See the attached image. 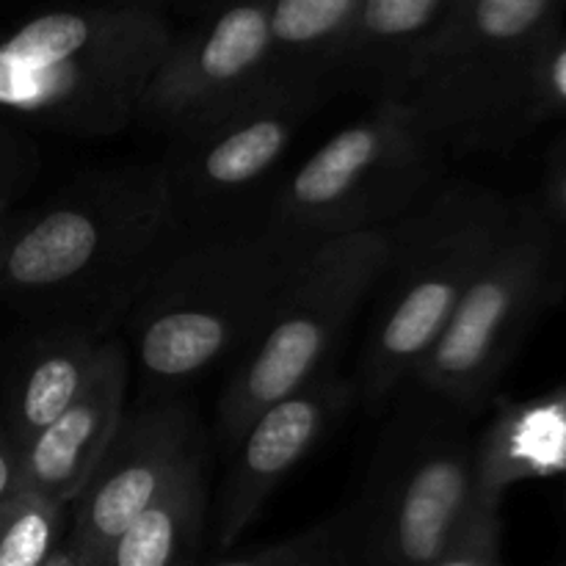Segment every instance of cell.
I'll return each mask as SVG.
<instances>
[{"mask_svg": "<svg viewBox=\"0 0 566 566\" xmlns=\"http://www.w3.org/2000/svg\"><path fill=\"white\" fill-rule=\"evenodd\" d=\"M514 202L475 182H442L398 224L374 291L357 398L385 407L457 313L512 221Z\"/></svg>", "mask_w": 566, "mask_h": 566, "instance_id": "obj_3", "label": "cell"}, {"mask_svg": "<svg viewBox=\"0 0 566 566\" xmlns=\"http://www.w3.org/2000/svg\"><path fill=\"white\" fill-rule=\"evenodd\" d=\"M464 412L415 385L396 392L363 486L337 509L346 566H434L481 495Z\"/></svg>", "mask_w": 566, "mask_h": 566, "instance_id": "obj_5", "label": "cell"}, {"mask_svg": "<svg viewBox=\"0 0 566 566\" xmlns=\"http://www.w3.org/2000/svg\"><path fill=\"white\" fill-rule=\"evenodd\" d=\"M446 158L407 99H379L285 177L260 219L310 247L390 230L446 182Z\"/></svg>", "mask_w": 566, "mask_h": 566, "instance_id": "obj_7", "label": "cell"}, {"mask_svg": "<svg viewBox=\"0 0 566 566\" xmlns=\"http://www.w3.org/2000/svg\"><path fill=\"white\" fill-rule=\"evenodd\" d=\"M564 3H566V0H564Z\"/></svg>", "mask_w": 566, "mask_h": 566, "instance_id": "obj_27", "label": "cell"}, {"mask_svg": "<svg viewBox=\"0 0 566 566\" xmlns=\"http://www.w3.org/2000/svg\"><path fill=\"white\" fill-rule=\"evenodd\" d=\"M103 343L105 332L55 324L28 352L9 403V437L20 451L75 401Z\"/></svg>", "mask_w": 566, "mask_h": 566, "instance_id": "obj_15", "label": "cell"}, {"mask_svg": "<svg viewBox=\"0 0 566 566\" xmlns=\"http://www.w3.org/2000/svg\"><path fill=\"white\" fill-rule=\"evenodd\" d=\"M354 401L357 381L326 368L265 407L247 426L230 451V468L219 495L216 542L221 551H230L241 539L282 481L340 423Z\"/></svg>", "mask_w": 566, "mask_h": 566, "instance_id": "obj_13", "label": "cell"}, {"mask_svg": "<svg viewBox=\"0 0 566 566\" xmlns=\"http://www.w3.org/2000/svg\"><path fill=\"white\" fill-rule=\"evenodd\" d=\"M208 517V481L193 451L114 545L108 566H193Z\"/></svg>", "mask_w": 566, "mask_h": 566, "instance_id": "obj_16", "label": "cell"}, {"mask_svg": "<svg viewBox=\"0 0 566 566\" xmlns=\"http://www.w3.org/2000/svg\"><path fill=\"white\" fill-rule=\"evenodd\" d=\"M501 501L481 490L464 523L434 566H501Z\"/></svg>", "mask_w": 566, "mask_h": 566, "instance_id": "obj_21", "label": "cell"}, {"mask_svg": "<svg viewBox=\"0 0 566 566\" xmlns=\"http://www.w3.org/2000/svg\"><path fill=\"white\" fill-rule=\"evenodd\" d=\"M213 566H346L340 520L332 514L313 528Z\"/></svg>", "mask_w": 566, "mask_h": 566, "instance_id": "obj_20", "label": "cell"}, {"mask_svg": "<svg viewBox=\"0 0 566 566\" xmlns=\"http://www.w3.org/2000/svg\"><path fill=\"white\" fill-rule=\"evenodd\" d=\"M313 247L263 219L177 243L127 310L144 379L175 390L241 357Z\"/></svg>", "mask_w": 566, "mask_h": 566, "instance_id": "obj_2", "label": "cell"}, {"mask_svg": "<svg viewBox=\"0 0 566 566\" xmlns=\"http://www.w3.org/2000/svg\"><path fill=\"white\" fill-rule=\"evenodd\" d=\"M359 0H271V77L329 86Z\"/></svg>", "mask_w": 566, "mask_h": 566, "instance_id": "obj_18", "label": "cell"}, {"mask_svg": "<svg viewBox=\"0 0 566 566\" xmlns=\"http://www.w3.org/2000/svg\"><path fill=\"white\" fill-rule=\"evenodd\" d=\"M130 354L105 337L75 401L22 448V492L72 506L125 418Z\"/></svg>", "mask_w": 566, "mask_h": 566, "instance_id": "obj_14", "label": "cell"}, {"mask_svg": "<svg viewBox=\"0 0 566 566\" xmlns=\"http://www.w3.org/2000/svg\"><path fill=\"white\" fill-rule=\"evenodd\" d=\"M180 243L160 164L88 171L0 224V296L105 332Z\"/></svg>", "mask_w": 566, "mask_h": 566, "instance_id": "obj_1", "label": "cell"}, {"mask_svg": "<svg viewBox=\"0 0 566 566\" xmlns=\"http://www.w3.org/2000/svg\"><path fill=\"white\" fill-rule=\"evenodd\" d=\"M271 0H235L210 17L155 70L138 122L169 138L202 125L269 77Z\"/></svg>", "mask_w": 566, "mask_h": 566, "instance_id": "obj_12", "label": "cell"}, {"mask_svg": "<svg viewBox=\"0 0 566 566\" xmlns=\"http://www.w3.org/2000/svg\"><path fill=\"white\" fill-rule=\"evenodd\" d=\"M22 492V451L9 434H0V503Z\"/></svg>", "mask_w": 566, "mask_h": 566, "instance_id": "obj_24", "label": "cell"}, {"mask_svg": "<svg viewBox=\"0 0 566 566\" xmlns=\"http://www.w3.org/2000/svg\"><path fill=\"white\" fill-rule=\"evenodd\" d=\"M562 227L542 208L514 202L506 232L470 282L409 385L470 415L490 401L503 370L562 287Z\"/></svg>", "mask_w": 566, "mask_h": 566, "instance_id": "obj_9", "label": "cell"}, {"mask_svg": "<svg viewBox=\"0 0 566 566\" xmlns=\"http://www.w3.org/2000/svg\"><path fill=\"white\" fill-rule=\"evenodd\" d=\"M17 180H20V166L11 153H0V216H3L6 205L14 197Z\"/></svg>", "mask_w": 566, "mask_h": 566, "instance_id": "obj_25", "label": "cell"}, {"mask_svg": "<svg viewBox=\"0 0 566 566\" xmlns=\"http://www.w3.org/2000/svg\"><path fill=\"white\" fill-rule=\"evenodd\" d=\"M501 566H503V564H501Z\"/></svg>", "mask_w": 566, "mask_h": 566, "instance_id": "obj_28", "label": "cell"}, {"mask_svg": "<svg viewBox=\"0 0 566 566\" xmlns=\"http://www.w3.org/2000/svg\"><path fill=\"white\" fill-rule=\"evenodd\" d=\"M564 0H462L420 59L407 99L446 155L503 153L534 130L542 55Z\"/></svg>", "mask_w": 566, "mask_h": 566, "instance_id": "obj_6", "label": "cell"}, {"mask_svg": "<svg viewBox=\"0 0 566 566\" xmlns=\"http://www.w3.org/2000/svg\"><path fill=\"white\" fill-rule=\"evenodd\" d=\"M481 490L503 497L512 484L566 475V390L501 412L479 437Z\"/></svg>", "mask_w": 566, "mask_h": 566, "instance_id": "obj_17", "label": "cell"}, {"mask_svg": "<svg viewBox=\"0 0 566 566\" xmlns=\"http://www.w3.org/2000/svg\"><path fill=\"white\" fill-rule=\"evenodd\" d=\"M324 94L269 75L247 97L169 138L158 164L180 241L260 219L247 213L249 199L271 180Z\"/></svg>", "mask_w": 566, "mask_h": 566, "instance_id": "obj_10", "label": "cell"}, {"mask_svg": "<svg viewBox=\"0 0 566 566\" xmlns=\"http://www.w3.org/2000/svg\"><path fill=\"white\" fill-rule=\"evenodd\" d=\"M171 28L144 3L48 11L0 42V108L105 138L138 122Z\"/></svg>", "mask_w": 566, "mask_h": 566, "instance_id": "obj_4", "label": "cell"}, {"mask_svg": "<svg viewBox=\"0 0 566 566\" xmlns=\"http://www.w3.org/2000/svg\"><path fill=\"white\" fill-rule=\"evenodd\" d=\"M387 252L390 230H376L329 238L304 254L221 390L219 442L227 453L265 407L329 368L343 332L374 296Z\"/></svg>", "mask_w": 566, "mask_h": 566, "instance_id": "obj_8", "label": "cell"}, {"mask_svg": "<svg viewBox=\"0 0 566 566\" xmlns=\"http://www.w3.org/2000/svg\"><path fill=\"white\" fill-rule=\"evenodd\" d=\"M193 451H199L197 420L182 401L166 398L125 412L108 451L70 506L66 556L77 566H108L119 536Z\"/></svg>", "mask_w": 566, "mask_h": 566, "instance_id": "obj_11", "label": "cell"}, {"mask_svg": "<svg viewBox=\"0 0 566 566\" xmlns=\"http://www.w3.org/2000/svg\"><path fill=\"white\" fill-rule=\"evenodd\" d=\"M48 566H77L75 562H72V558L70 556H66V553H64V547H61V551L59 553H55V556L53 558H50V562H48Z\"/></svg>", "mask_w": 566, "mask_h": 566, "instance_id": "obj_26", "label": "cell"}, {"mask_svg": "<svg viewBox=\"0 0 566 566\" xmlns=\"http://www.w3.org/2000/svg\"><path fill=\"white\" fill-rule=\"evenodd\" d=\"M562 114H566V36L558 33L536 70L534 127Z\"/></svg>", "mask_w": 566, "mask_h": 566, "instance_id": "obj_22", "label": "cell"}, {"mask_svg": "<svg viewBox=\"0 0 566 566\" xmlns=\"http://www.w3.org/2000/svg\"><path fill=\"white\" fill-rule=\"evenodd\" d=\"M547 219L566 230V136L556 142L547 158L545 177V208Z\"/></svg>", "mask_w": 566, "mask_h": 566, "instance_id": "obj_23", "label": "cell"}, {"mask_svg": "<svg viewBox=\"0 0 566 566\" xmlns=\"http://www.w3.org/2000/svg\"><path fill=\"white\" fill-rule=\"evenodd\" d=\"M70 506L33 492L0 503V566H48L64 547Z\"/></svg>", "mask_w": 566, "mask_h": 566, "instance_id": "obj_19", "label": "cell"}]
</instances>
